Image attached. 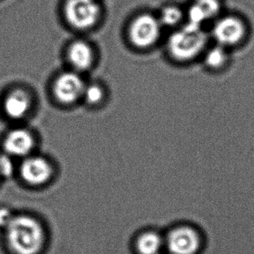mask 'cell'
Instances as JSON below:
<instances>
[{
	"label": "cell",
	"mask_w": 254,
	"mask_h": 254,
	"mask_svg": "<svg viewBox=\"0 0 254 254\" xmlns=\"http://www.w3.org/2000/svg\"><path fill=\"white\" fill-rule=\"evenodd\" d=\"M64 11L66 20L72 27L88 30L97 23L101 8L96 0H67Z\"/></svg>",
	"instance_id": "obj_4"
},
{
	"label": "cell",
	"mask_w": 254,
	"mask_h": 254,
	"mask_svg": "<svg viewBox=\"0 0 254 254\" xmlns=\"http://www.w3.org/2000/svg\"><path fill=\"white\" fill-rule=\"evenodd\" d=\"M220 10L219 0H195L189 10V23L202 26L216 17Z\"/></svg>",
	"instance_id": "obj_13"
},
{
	"label": "cell",
	"mask_w": 254,
	"mask_h": 254,
	"mask_svg": "<svg viewBox=\"0 0 254 254\" xmlns=\"http://www.w3.org/2000/svg\"><path fill=\"white\" fill-rule=\"evenodd\" d=\"M183 13L182 10L177 6L170 5L162 9L158 19L162 26H175L182 21Z\"/></svg>",
	"instance_id": "obj_15"
},
{
	"label": "cell",
	"mask_w": 254,
	"mask_h": 254,
	"mask_svg": "<svg viewBox=\"0 0 254 254\" xmlns=\"http://www.w3.org/2000/svg\"><path fill=\"white\" fill-rule=\"evenodd\" d=\"M67 57L73 70L82 73L90 69L95 62V53L92 47L84 41L73 42L69 45Z\"/></svg>",
	"instance_id": "obj_12"
},
{
	"label": "cell",
	"mask_w": 254,
	"mask_h": 254,
	"mask_svg": "<svg viewBox=\"0 0 254 254\" xmlns=\"http://www.w3.org/2000/svg\"><path fill=\"white\" fill-rule=\"evenodd\" d=\"M21 178L31 186H41L50 182L54 169L47 159L38 155H29L24 158L19 168Z\"/></svg>",
	"instance_id": "obj_7"
},
{
	"label": "cell",
	"mask_w": 254,
	"mask_h": 254,
	"mask_svg": "<svg viewBox=\"0 0 254 254\" xmlns=\"http://www.w3.org/2000/svg\"><path fill=\"white\" fill-rule=\"evenodd\" d=\"M32 106L30 94L23 89H12L3 102V112L11 120H22L27 117Z\"/></svg>",
	"instance_id": "obj_11"
},
{
	"label": "cell",
	"mask_w": 254,
	"mask_h": 254,
	"mask_svg": "<svg viewBox=\"0 0 254 254\" xmlns=\"http://www.w3.org/2000/svg\"><path fill=\"white\" fill-rule=\"evenodd\" d=\"M3 232L4 244L10 254H43L48 246L46 227L30 214H15Z\"/></svg>",
	"instance_id": "obj_1"
},
{
	"label": "cell",
	"mask_w": 254,
	"mask_h": 254,
	"mask_svg": "<svg viewBox=\"0 0 254 254\" xmlns=\"http://www.w3.org/2000/svg\"><path fill=\"white\" fill-rule=\"evenodd\" d=\"M105 96L103 87L98 83H86L83 89V97L86 103L89 105L99 104Z\"/></svg>",
	"instance_id": "obj_16"
},
{
	"label": "cell",
	"mask_w": 254,
	"mask_h": 254,
	"mask_svg": "<svg viewBox=\"0 0 254 254\" xmlns=\"http://www.w3.org/2000/svg\"><path fill=\"white\" fill-rule=\"evenodd\" d=\"M86 83L81 73L75 70L61 73L53 83V94L59 103L73 104L83 97Z\"/></svg>",
	"instance_id": "obj_6"
},
{
	"label": "cell",
	"mask_w": 254,
	"mask_h": 254,
	"mask_svg": "<svg viewBox=\"0 0 254 254\" xmlns=\"http://www.w3.org/2000/svg\"><path fill=\"white\" fill-rule=\"evenodd\" d=\"M164 234L155 229L139 232L131 241L134 254H164Z\"/></svg>",
	"instance_id": "obj_10"
},
{
	"label": "cell",
	"mask_w": 254,
	"mask_h": 254,
	"mask_svg": "<svg viewBox=\"0 0 254 254\" xmlns=\"http://www.w3.org/2000/svg\"><path fill=\"white\" fill-rule=\"evenodd\" d=\"M166 254H199L204 248V238L197 227L189 224L172 227L164 234Z\"/></svg>",
	"instance_id": "obj_3"
},
{
	"label": "cell",
	"mask_w": 254,
	"mask_h": 254,
	"mask_svg": "<svg viewBox=\"0 0 254 254\" xmlns=\"http://www.w3.org/2000/svg\"><path fill=\"white\" fill-rule=\"evenodd\" d=\"M228 59L225 47L217 45L206 52L205 62L206 65L213 69H220L226 65Z\"/></svg>",
	"instance_id": "obj_14"
},
{
	"label": "cell",
	"mask_w": 254,
	"mask_h": 254,
	"mask_svg": "<svg viewBox=\"0 0 254 254\" xmlns=\"http://www.w3.org/2000/svg\"><path fill=\"white\" fill-rule=\"evenodd\" d=\"M15 163L12 156L7 155H0V176L9 178L12 176L15 172Z\"/></svg>",
	"instance_id": "obj_17"
},
{
	"label": "cell",
	"mask_w": 254,
	"mask_h": 254,
	"mask_svg": "<svg viewBox=\"0 0 254 254\" xmlns=\"http://www.w3.org/2000/svg\"><path fill=\"white\" fill-rule=\"evenodd\" d=\"M34 135L31 132L23 127H17L10 130L3 140V148L7 155L12 157L25 158L34 149Z\"/></svg>",
	"instance_id": "obj_9"
},
{
	"label": "cell",
	"mask_w": 254,
	"mask_h": 254,
	"mask_svg": "<svg viewBox=\"0 0 254 254\" xmlns=\"http://www.w3.org/2000/svg\"><path fill=\"white\" fill-rule=\"evenodd\" d=\"M246 35L243 22L235 17L221 18L214 24L213 36L218 45L229 47L240 44Z\"/></svg>",
	"instance_id": "obj_8"
},
{
	"label": "cell",
	"mask_w": 254,
	"mask_h": 254,
	"mask_svg": "<svg viewBox=\"0 0 254 254\" xmlns=\"http://www.w3.org/2000/svg\"><path fill=\"white\" fill-rule=\"evenodd\" d=\"M14 216L15 214L10 208L5 206L0 207V228L3 230L10 223Z\"/></svg>",
	"instance_id": "obj_18"
},
{
	"label": "cell",
	"mask_w": 254,
	"mask_h": 254,
	"mask_svg": "<svg viewBox=\"0 0 254 254\" xmlns=\"http://www.w3.org/2000/svg\"><path fill=\"white\" fill-rule=\"evenodd\" d=\"M206 34L201 26L186 24L170 36L169 52L179 61H189L200 54L206 46Z\"/></svg>",
	"instance_id": "obj_2"
},
{
	"label": "cell",
	"mask_w": 254,
	"mask_h": 254,
	"mask_svg": "<svg viewBox=\"0 0 254 254\" xmlns=\"http://www.w3.org/2000/svg\"><path fill=\"white\" fill-rule=\"evenodd\" d=\"M161 30L162 24L158 18L149 14H142L131 23L129 38L138 48H148L158 41Z\"/></svg>",
	"instance_id": "obj_5"
}]
</instances>
